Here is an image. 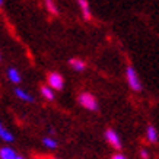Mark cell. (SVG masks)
Returning a JSON list of instances; mask_svg holds the SVG:
<instances>
[{
    "mask_svg": "<svg viewBox=\"0 0 159 159\" xmlns=\"http://www.w3.org/2000/svg\"><path fill=\"white\" fill-rule=\"evenodd\" d=\"M41 93H43V97L45 98V99H48V101H51V99L54 98L53 91H51V88H48V86H43V88H41Z\"/></svg>",
    "mask_w": 159,
    "mask_h": 159,
    "instance_id": "11",
    "label": "cell"
},
{
    "mask_svg": "<svg viewBox=\"0 0 159 159\" xmlns=\"http://www.w3.org/2000/svg\"><path fill=\"white\" fill-rule=\"evenodd\" d=\"M7 76H9L10 82H13V83H19L20 82V75L18 73V70H16V69H9Z\"/></svg>",
    "mask_w": 159,
    "mask_h": 159,
    "instance_id": "9",
    "label": "cell"
},
{
    "mask_svg": "<svg viewBox=\"0 0 159 159\" xmlns=\"http://www.w3.org/2000/svg\"><path fill=\"white\" fill-rule=\"evenodd\" d=\"M15 93H16V97L20 98L22 101H28V102H32V101H34V98L31 97L29 93H26L25 91H22V89H15Z\"/></svg>",
    "mask_w": 159,
    "mask_h": 159,
    "instance_id": "8",
    "label": "cell"
},
{
    "mask_svg": "<svg viewBox=\"0 0 159 159\" xmlns=\"http://www.w3.org/2000/svg\"><path fill=\"white\" fill-rule=\"evenodd\" d=\"M79 102L83 108L86 110H91V111H95L98 108V104H97V99L93 98V95L88 93V92H83L82 95L79 97Z\"/></svg>",
    "mask_w": 159,
    "mask_h": 159,
    "instance_id": "1",
    "label": "cell"
},
{
    "mask_svg": "<svg viewBox=\"0 0 159 159\" xmlns=\"http://www.w3.org/2000/svg\"><path fill=\"white\" fill-rule=\"evenodd\" d=\"M140 156H142L143 159H148V158H149V155H148V152H146L145 149H142V152H140Z\"/></svg>",
    "mask_w": 159,
    "mask_h": 159,
    "instance_id": "15",
    "label": "cell"
},
{
    "mask_svg": "<svg viewBox=\"0 0 159 159\" xmlns=\"http://www.w3.org/2000/svg\"><path fill=\"white\" fill-rule=\"evenodd\" d=\"M127 80H129V85L133 91H140L142 89V85H140V80L139 77H137V73L133 67H129L127 69Z\"/></svg>",
    "mask_w": 159,
    "mask_h": 159,
    "instance_id": "2",
    "label": "cell"
},
{
    "mask_svg": "<svg viewBox=\"0 0 159 159\" xmlns=\"http://www.w3.org/2000/svg\"><path fill=\"white\" fill-rule=\"evenodd\" d=\"M105 137H107V140H108V143H110L114 149H120L121 148V140L114 130H111V129L110 130H107L105 131Z\"/></svg>",
    "mask_w": 159,
    "mask_h": 159,
    "instance_id": "4",
    "label": "cell"
},
{
    "mask_svg": "<svg viewBox=\"0 0 159 159\" xmlns=\"http://www.w3.org/2000/svg\"><path fill=\"white\" fill-rule=\"evenodd\" d=\"M77 3L80 6V9H82L83 16H85L86 19H91V10H89V3H88V0H77Z\"/></svg>",
    "mask_w": 159,
    "mask_h": 159,
    "instance_id": "7",
    "label": "cell"
},
{
    "mask_svg": "<svg viewBox=\"0 0 159 159\" xmlns=\"http://www.w3.org/2000/svg\"><path fill=\"white\" fill-rule=\"evenodd\" d=\"M69 63H70V66H72L75 70H77V72H80V70L85 69V63H83L82 60H79V58H72Z\"/></svg>",
    "mask_w": 159,
    "mask_h": 159,
    "instance_id": "10",
    "label": "cell"
},
{
    "mask_svg": "<svg viewBox=\"0 0 159 159\" xmlns=\"http://www.w3.org/2000/svg\"><path fill=\"white\" fill-rule=\"evenodd\" d=\"M0 137L5 140V142H12L13 140V136H12V133L7 130H5V129H0Z\"/></svg>",
    "mask_w": 159,
    "mask_h": 159,
    "instance_id": "12",
    "label": "cell"
},
{
    "mask_svg": "<svg viewBox=\"0 0 159 159\" xmlns=\"http://www.w3.org/2000/svg\"><path fill=\"white\" fill-rule=\"evenodd\" d=\"M146 136H148V140L152 142V143H156L158 142V131L153 125H149L148 127V131H146Z\"/></svg>",
    "mask_w": 159,
    "mask_h": 159,
    "instance_id": "6",
    "label": "cell"
},
{
    "mask_svg": "<svg viewBox=\"0 0 159 159\" xmlns=\"http://www.w3.org/2000/svg\"><path fill=\"white\" fill-rule=\"evenodd\" d=\"M43 143H44V146H47V148H50V149L57 148L56 140H54V139H50V137H45V139H43Z\"/></svg>",
    "mask_w": 159,
    "mask_h": 159,
    "instance_id": "14",
    "label": "cell"
},
{
    "mask_svg": "<svg viewBox=\"0 0 159 159\" xmlns=\"http://www.w3.org/2000/svg\"><path fill=\"white\" fill-rule=\"evenodd\" d=\"M2 5H3V0H0V6H2Z\"/></svg>",
    "mask_w": 159,
    "mask_h": 159,
    "instance_id": "17",
    "label": "cell"
},
{
    "mask_svg": "<svg viewBox=\"0 0 159 159\" xmlns=\"http://www.w3.org/2000/svg\"><path fill=\"white\" fill-rule=\"evenodd\" d=\"M0 129H2V124H0Z\"/></svg>",
    "mask_w": 159,
    "mask_h": 159,
    "instance_id": "19",
    "label": "cell"
},
{
    "mask_svg": "<svg viewBox=\"0 0 159 159\" xmlns=\"http://www.w3.org/2000/svg\"><path fill=\"white\" fill-rule=\"evenodd\" d=\"M111 159H127V158H125V156H123L121 153H116Z\"/></svg>",
    "mask_w": 159,
    "mask_h": 159,
    "instance_id": "16",
    "label": "cell"
},
{
    "mask_svg": "<svg viewBox=\"0 0 159 159\" xmlns=\"http://www.w3.org/2000/svg\"><path fill=\"white\" fill-rule=\"evenodd\" d=\"M48 85L51 86V89H56V91H60L64 85V80H63V76L57 72H53L48 75Z\"/></svg>",
    "mask_w": 159,
    "mask_h": 159,
    "instance_id": "3",
    "label": "cell"
},
{
    "mask_svg": "<svg viewBox=\"0 0 159 159\" xmlns=\"http://www.w3.org/2000/svg\"><path fill=\"white\" fill-rule=\"evenodd\" d=\"M0 58H2V57H0Z\"/></svg>",
    "mask_w": 159,
    "mask_h": 159,
    "instance_id": "21",
    "label": "cell"
},
{
    "mask_svg": "<svg viewBox=\"0 0 159 159\" xmlns=\"http://www.w3.org/2000/svg\"><path fill=\"white\" fill-rule=\"evenodd\" d=\"M53 159H56V158H53Z\"/></svg>",
    "mask_w": 159,
    "mask_h": 159,
    "instance_id": "20",
    "label": "cell"
},
{
    "mask_svg": "<svg viewBox=\"0 0 159 159\" xmlns=\"http://www.w3.org/2000/svg\"><path fill=\"white\" fill-rule=\"evenodd\" d=\"M16 159H24V158H20V156H16Z\"/></svg>",
    "mask_w": 159,
    "mask_h": 159,
    "instance_id": "18",
    "label": "cell"
},
{
    "mask_svg": "<svg viewBox=\"0 0 159 159\" xmlns=\"http://www.w3.org/2000/svg\"><path fill=\"white\" fill-rule=\"evenodd\" d=\"M16 152L10 148H3L0 149V159H16Z\"/></svg>",
    "mask_w": 159,
    "mask_h": 159,
    "instance_id": "5",
    "label": "cell"
},
{
    "mask_svg": "<svg viewBox=\"0 0 159 159\" xmlns=\"http://www.w3.org/2000/svg\"><path fill=\"white\" fill-rule=\"evenodd\" d=\"M45 5H47V9H48L50 13L57 15V7L54 5V0H45Z\"/></svg>",
    "mask_w": 159,
    "mask_h": 159,
    "instance_id": "13",
    "label": "cell"
}]
</instances>
